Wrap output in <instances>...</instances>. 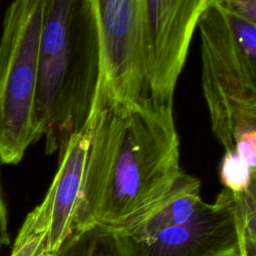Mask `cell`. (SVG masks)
<instances>
[{"mask_svg": "<svg viewBox=\"0 0 256 256\" xmlns=\"http://www.w3.org/2000/svg\"><path fill=\"white\" fill-rule=\"evenodd\" d=\"M233 195L238 235L236 256H256V184Z\"/></svg>", "mask_w": 256, "mask_h": 256, "instance_id": "cell-11", "label": "cell"}, {"mask_svg": "<svg viewBox=\"0 0 256 256\" xmlns=\"http://www.w3.org/2000/svg\"><path fill=\"white\" fill-rule=\"evenodd\" d=\"M214 0H145L147 94L173 102L197 23Z\"/></svg>", "mask_w": 256, "mask_h": 256, "instance_id": "cell-6", "label": "cell"}, {"mask_svg": "<svg viewBox=\"0 0 256 256\" xmlns=\"http://www.w3.org/2000/svg\"><path fill=\"white\" fill-rule=\"evenodd\" d=\"M55 256H129L114 227L92 225L73 231Z\"/></svg>", "mask_w": 256, "mask_h": 256, "instance_id": "cell-10", "label": "cell"}, {"mask_svg": "<svg viewBox=\"0 0 256 256\" xmlns=\"http://www.w3.org/2000/svg\"><path fill=\"white\" fill-rule=\"evenodd\" d=\"M200 190V180L182 170L160 197L116 229L126 238L142 240L183 224L205 205Z\"/></svg>", "mask_w": 256, "mask_h": 256, "instance_id": "cell-9", "label": "cell"}, {"mask_svg": "<svg viewBox=\"0 0 256 256\" xmlns=\"http://www.w3.org/2000/svg\"><path fill=\"white\" fill-rule=\"evenodd\" d=\"M46 253L43 236H32L20 241H14L10 256H42Z\"/></svg>", "mask_w": 256, "mask_h": 256, "instance_id": "cell-13", "label": "cell"}, {"mask_svg": "<svg viewBox=\"0 0 256 256\" xmlns=\"http://www.w3.org/2000/svg\"><path fill=\"white\" fill-rule=\"evenodd\" d=\"M102 78L98 93L129 104L148 95L145 62V0H94Z\"/></svg>", "mask_w": 256, "mask_h": 256, "instance_id": "cell-5", "label": "cell"}, {"mask_svg": "<svg viewBox=\"0 0 256 256\" xmlns=\"http://www.w3.org/2000/svg\"><path fill=\"white\" fill-rule=\"evenodd\" d=\"M229 11L256 23V0H215Z\"/></svg>", "mask_w": 256, "mask_h": 256, "instance_id": "cell-14", "label": "cell"}, {"mask_svg": "<svg viewBox=\"0 0 256 256\" xmlns=\"http://www.w3.org/2000/svg\"><path fill=\"white\" fill-rule=\"evenodd\" d=\"M121 237L129 256H236L234 195L224 188L213 203H205L191 219L150 238Z\"/></svg>", "mask_w": 256, "mask_h": 256, "instance_id": "cell-8", "label": "cell"}, {"mask_svg": "<svg viewBox=\"0 0 256 256\" xmlns=\"http://www.w3.org/2000/svg\"><path fill=\"white\" fill-rule=\"evenodd\" d=\"M42 256H55V253H44Z\"/></svg>", "mask_w": 256, "mask_h": 256, "instance_id": "cell-16", "label": "cell"}, {"mask_svg": "<svg viewBox=\"0 0 256 256\" xmlns=\"http://www.w3.org/2000/svg\"><path fill=\"white\" fill-rule=\"evenodd\" d=\"M202 89L211 128L225 151L256 149V23L213 1L197 28Z\"/></svg>", "mask_w": 256, "mask_h": 256, "instance_id": "cell-3", "label": "cell"}, {"mask_svg": "<svg viewBox=\"0 0 256 256\" xmlns=\"http://www.w3.org/2000/svg\"><path fill=\"white\" fill-rule=\"evenodd\" d=\"M220 180L233 194L245 192L256 184V169L234 151H225L219 168Z\"/></svg>", "mask_w": 256, "mask_h": 256, "instance_id": "cell-12", "label": "cell"}, {"mask_svg": "<svg viewBox=\"0 0 256 256\" xmlns=\"http://www.w3.org/2000/svg\"><path fill=\"white\" fill-rule=\"evenodd\" d=\"M91 133L90 117L86 126L59 150L58 169L46 195L26 216L16 241L43 236L46 252L56 253L71 236L81 201Z\"/></svg>", "mask_w": 256, "mask_h": 256, "instance_id": "cell-7", "label": "cell"}, {"mask_svg": "<svg viewBox=\"0 0 256 256\" xmlns=\"http://www.w3.org/2000/svg\"><path fill=\"white\" fill-rule=\"evenodd\" d=\"M7 209L2 195L1 181H0V249L3 244L9 243L8 230H7Z\"/></svg>", "mask_w": 256, "mask_h": 256, "instance_id": "cell-15", "label": "cell"}, {"mask_svg": "<svg viewBox=\"0 0 256 256\" xmlns=\"http://www.w3.org/2000/svg\"><path fill=\"white\" fill-rule=\"evenodd\" d=\"M102 51L94 0H45L35 119L46 153L81 131L94 110Z\"/></svg>", "mask_w": 256, "mask_h": 256, "instance_id": "cell-2", "label": "cell"}, {"mask_svg": "<svg viewBox=\"0 0 256 256\" xmlns=\"http://www.w3.org/2000/svg\"><path fill=\"white\" fill-rule=\"evenodd\" d=\"M45 0H13L0 38V162L19 163L40 139L35 119Z\"/></svg>", "mask_w": 256, "mask_h": 256, "instance_id": "cell-4", "label": "cell"}, {"mask_svg": "<svg viewBox=\"0 0 256 256\" xmlns=\"http://www.w3.org/2000/svg\"><path fill=\"white\" fill-rule=\"evenodd\" d=\"M91 122L74 230L121 226L160 197L182 171L173 102L146 95L121 104L98 94Z\"/></svg>", "mask_w": 256, "mask_h": 256, "instance_id": "cell-1", "label": "cell"}]
</instances>
